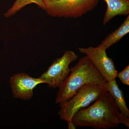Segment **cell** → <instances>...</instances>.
<instances>
[{"label":"cell","instance_id":"obj_14","mask_svg":"<svg viewBox=\"0 0 129 129\" xmlns=\"http://www.w3.org/2000/svg\"><path fill=\"white\" fill-rule=\"evenodd\" d=\"M68 128L69 129H75L76 128V127L74 124L73 122H68Z\"/></svg>","mask_w":129,"mask_h":129},{"label":"cell","instance_id":"obj_9","mask_svg":"<svg viewBox=\"0 0 129 129\" xmlns=\"http://www.w3.org/2000/svg\"><path fill=\"white\" fill-rule=\"evenodd\" d=\"M107 83V91L114 99L119 112L129 118V110L126 105L123 91L119 87L115 79L108 81Z\"/></svg>","mask_w":129,"mask_h":129},{"label":"cell","instance_id":"obj_10","mask_svg":"<svg viewBox=\"0 0 129 129\" xmlns=\"http://www.w3.org/2000/svg\"><path fill=\"white\" fill-rule=\"evenodd\" d=\"M129 32V16L121 25L112 33H111L102 41L100 46L107 50L110 47L118 42Z\"/></svg>","mask_w":129,"mask_h":129},{"label":"cell","instance_id":"obj_13","mask_svg":"<svg viewBox=\"0 0 129 129\" xmlns=\"http://www.w3.org/2000/svg\"><path fill=\"white\" fill-rule=\"evenodd\" d=\"M117 118L119 124H122L124 125L128 128H129V118L125 115H123L120 112L117 113Z\"/></svg>","mask_w":129,"mask_h":129},{"label":"cell","instance_id":"obj_2","mask_svg":"<svg viewBox=\"0 0 129 129\" xmlns=\"http://www.w3.org/2000/svg\"><path fill=\"white\" fill-rule=\"evenodd\" d=\"M70 69L69 75L59 88L55 99L57 104L67 101L79 89L88 84H98L107 91V82L87 56L80 58Z\"/></svg>","mask_w":129,"mask_h":129},{"label":"cell","instance_id":"obj_7","mask_svg":"<svg viewBox=\"0 0 129 129\" xmlns=\"http://www.w3.org/2000/svg\"><path fill=\"white\" fill-rule=\"evenodd\" d=\"M42 83H45V82L40 78H32L25 73L14 74L10 80L14 97L24 100L31 99L33 95L34 89Z\"/></svg>","mask_w":129,"mask_h":129},{"label":"cell","instance_id":"obj_4","mask_svg":"<svg viewBox=\"0 0 129 129\" xmlns=\"http://www.w3.org/2000/svg\"><path fill=\"white\" fill-rule=\"evenodd\" d=\"M43 10L49 16L77 18L96 7L100 0H44Z\"/></svg>","mask_w":129,"mask_h":129},{"label":"cell","instance_id":"obj_5","mask_svg":"<svg viewBox=\"0 0 129 129\" xmlns=\"http://www.w3.org/2000/svg\"><path fill=\"white\" fill-rule=\"evenodd\" d=\"M78 58L73 51H65L62 56L56 59L40 78L50 88H59L70 74V64Z\"/></svg>","mask_w":129,"mask_h":129},{"label":"cell","instance_id":"obj_3","mask_svg":"<svg viewBox=\"0 0 129 129\" xmlns=\"http://www.w3.org/2000/svg\"><path fill=\"white\" fill-rule=\"evenodd\" d=\"M107 90L102 86L92 83L83 86L67 101L59 104L58 114L60 119L72 122L74 115L79 110L85 108L95 101Z\"/></svg>","mask_w":129,"mask_h":129},{"label":"cell","instance_id":"obj_1","mask_svg":"<svg viewBox=\"0 0 129 129\" xmlns=\"http://www.w3.org/2000/svg\"><path fill=\"white\" fill-rule=\"evenodd\" d=\"M94 102L91 106L80 109L74 115L72 122L75 126L104 129L117 127L119 111L109 92L106 91Z\"/></svg>","mask_w":129,"mask_h":129},{"label":"cell","instance_id":"obj_12","mask_svg":"<svg viewBox=\"0 0 129 129\" xmlns=\"http://www.w3.org/2000/svg\"><path fill=\"white\" fill-rule=\"evenodd\" d=\"M123 84L129 85V65H128L120 73H118L117 76Z\"/></svg>","mask_w":129,"mask_h":129},{"label":"cell","instance_id":"obj_8","mask_svg":"<svg viewBox=\"0 0 129 129\" xmlns=\"http://www.w3.org/2000/svg\"><path fill=\"white\" fill-rule=\"evenodd\" d=\"M106 3L107 10L103 21V25L118 16H128L129 14V0H103Z\"/></svg>","mask_w":129,"mask_h":129},{"label":"cell","instance_id":"obj_6","mask_svg":"<svg viewBox=\"0 0 129 129\" xmlns=\"http://www.w3.org/2000/svg\"><path fill=\"white\" fill-rule=\"evenodd\" d=\"M78 50L89 58L107 82L116 78L118 72L113 61L108 56L105 48L99 45L95 47H79Z\"/></svg>","mask_w":129,"mask_h":129},{"label":"cell","instance_id":"obj_11","mask_svg":"<svg viewBox=\"0 0 129 129\" xmlns=\"http://www.w3.org/2000/svg\"><path fill=\"white\" fill-rule=\"evenodd\" d=\"M33 3L42 9L45 8L44 0H16L12 7L4 15L6 17H9L16 14L27 5Z\"/></svg>","mask_w":129,"mask_h":129}]
</instances>
